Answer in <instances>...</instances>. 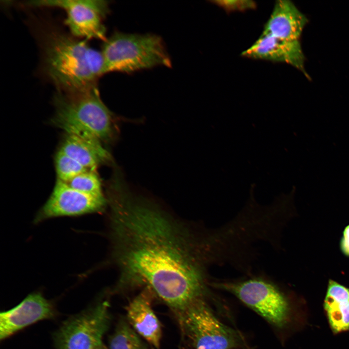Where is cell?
Returning a JSON list of instances; mask_svg holds the SVG:
<instances>
[{
  "label": "cell",
  "mask_w": 349,
  "mask_h": 349,
  "mask_svg": "<svg viewBox=\"0 0 349 349\" xmlns=\"http://www.w3.org/2000/svg\"><path fill=\"white\" fill-rule=\"evenodd\" d=\"M106 301L73 316L54 334L56 349H97L110 323Z\"/></svg>",
  "instance_id": "52a82bcc"
},
{
  "label": "cell",
  "mask_w": 349,
  "mask_h": 349,
  "mask_svg": "<svg viewBox=\"0 0 349 349\" xmlns=\"http://www.w3.org/2000/svg\"><path fill=\"white\" fill-rule=\"evenodd\" d=\"M53 304L41 294L29 295L14 308L0 314V339L4 340L38 321L54 318Z\"/></svg>",
  "instance_id": "30bf717a"
},
{
  "label": "cell",
  "mask_w": 349,
  "mask_h": 349,
  "mask_svg": "<svg viewBox=\"0 0 349 349\" xmlns=\"http://www.w3.org/2000/svg\"><path fill=\"white\" fill-rule=\"evenodd\" d=\"M340 248L346 256H349V225L345 228L340 241Z\"/></svg>",
  "instance_id": "ffe728a7"
},
{
  "label": "cell",
  "mask_w": 349,
  "mask_h": 349,
  "mask_svg": "<svg viewBox=\"0 0 349 349\" xmlns=\"http://www.w3.org/2000/svg\"><path fill=\"white\" fill-rule=\"evenodd\" d=\"M112 256L122 288H149L174 312L204 298L208 269L222 252L219 233L205 234L124 181L108 191Z\"/></svg>",
  "instance_id": "6da1fadb"
},
{
  "label": "cell",
  "mask_w": 349,
  "mask_h": 349,
  "mask_svg": "<svg viewBox=\"0 0 349 349\" xmlns=\"http://www.w3.org/2000/svg\"><path fill=\"white\" fill-rule=\"evenodd\" d=\"M241 55L252 59L286 63L308 78L304 69L305 57L300 40H288L262 33Z\"/></svg>",
  "instance_id": "8fae6325"
},
{
  "label": "cell",
  "mask_w": 349,
  "mask_h": 349,
  "mask_svg": "<svg viewBox=\"0 0 349 349\" xmlns=\"http://www.w3.org/2000/svg\"><path fill=\"white\" fill-rule=\"evenodd\" d=\"M107 200L74 190L57 180L49 198L39 211L35 221L64 216H77L104 209Z\"/></svg>",
  "instance_id": "9c48e42d"
},
{
  "label": "cell",
  "mask_w": 349,
  "mask_h": 349,
  "mask_svg": "<svg viewBox=\"0 0 349 349\" xmlns=\"http://www.w3.org/2000/svg\"><path fill=\"white\" fill-rule=\"evenodd\" d=\"M103 74L129 73L157 66H171V61L162 39L153 34L115 32L104 41L101 51Z\"/></svg>",
  "instance_id": "277c9868"
},
{
  "label": "cell",
  "mask_w": 349,
  "mask_h": 349,
  "mask_svg": "<svg viewBox=\"0 0 349 349\" xmlns=\"http://www.w3.org/2000/svg\"><path fill=\"white\" fill-rule=\"evenodd\" d=\"M307 19L289 0L275 1L262 33L288 40H300Z\"/></svg>",
  "instance_id": "4fadbf2b"
},
{
  "label": "cell",
  "mask_w": 349,
  "mask_h": 349,
  "mask_svg": "<svg viewBox=\"0 0 349 349\" xmlns=\"http://www.w3.org/2000/svg\"><path fill=\"white\" fill-rule=\"evenodd\" d=\"M64 183L71 188L83 193L104 196L101 182L96 170L87 171Z\"/></svg>",
  "instance_id": "e0dca14e"
},
{
  "label": "cell",
  "mask_w": 349,
  "mask_h": 349,
  "mask_svg": "<svg viewBox=\"0 0 349 349\" xmlns=\"http://www.w3.org/2000/svg\"><path fill=\"white\" fill-rule=\"evenodd\" d=\"M212 2L228 13L243 12L256 7L255 2L250 0H216Z\"/></svg>",
  "instance_id": "d6986e66"
},
{
  "label": "cell",
  "mask_w": 349,
  "mask_h": 349,
  "mask_svg": "<svg viewBox=\"0 0 349 349\" xmlns=\"http://www.w3.org/2000/svg\"><path fill=\"white\" fill-rule=\"evenodd\" d=\"M175 312L183 333L194 349H233L240 345V334L222 323L204 298Z\"/></svg>",
  "instance_id": "5b68a950"
},
{
  "label": "cell",
  "mask_w": 349,
  "mask_h": 349,
  "mask_svg": "<svg viewBox=\"0 0 349 349\" xmlns=\"http://www.w3.org/2000/svg\"><path fill=\"white\" fill-rule=\"evenodd\" d=\"M152 294L154 293L149 288L144 287L127 306V315L129 323L136 332L159 349L162 332L159 320L152 308Z\"/></svg>",
  "instance_id": "7c38bea8"
},
{
  "label": "cell",
  "mask_w": 349,
  "mask_h": 349,
  "mask_svg": "<svg viewBox=\"0 0 349 349\" xmlns=\"http://www.w3.org/2000/svg\"><path fill=\"white\" fill-rule=\"evenodd\" d=\"M323 306L333 333L349 332V288L329 280Z\"/></svg>",
  "instance_id": "9a60e30c"
},
{
  "label": "cell",
  "mask_w": 349,
  "mask_h": 349,
  "mask_svg": "<svg viewBox=\"0 0 349 349\" xmlns=\"http://www.w3.org/2000/svg\"><path fill=\"white\" fill-rule=\"evenodd\" d=\"M109 349H147L138 335L125 321H121L110 340Z\"/></svg>",
  "instance_id": "2e32d148"
},
{
  "label": "cell",
  "mask_w": 349,
  "mask_h": 349,
  "mask_svg": "<svg viewBox=\"0 0 349 349\" xmlns=\"http://www.w3.org/2000/svg\"><path fill=\"white\" fill-rule=\"evenodd\" d=\"M59 150L88 170H96L100 164L111 160L101 141L87 133H66Z\"/></svg>",
  "instance_id": "5bb4252c"
},
{
  "label": "cell",
  "mask_w": 349,
  "mask_h": 349,
  "mask_svg": "<svg viewBox=\"0 0 349 349\" xmlns=\"http://www.w3.org/2000/svg\"><path fill=\"white\" fill-rule=\"evenodd\" d=\"M54 103V123L66 133H87L104 142L116 136L112 113L101 100L96 86L76 93L57 91Z\"/></svg>",
  "instance_id": "3957f363"
},
{
  "label": "cell",
  "mask_w": 349,
  "mask_h": 349,
  "mask_svg": "<svg viewBox=\"0 0 349 349\" xmlns=\"http://www.w3.org/2000/svg\"><path fill=\"white\" fill-rule=\"evenodd\" d=\"M33 7L59 8L64 11V23L70 34L78 38L105 41L106 29L103 19L109 12L108 1L102 0H38L26 1Z\"/></svg>",
  "instance_id": "ba28073f"
},
{
  "label": "cell",
  "mask_w": 349,
  "mask_h": 349,
  "mask_svg": "<svg viewBox=\"0 0 349 349\" xmlns=\"http://www.w3.org/2000/svg\"><path fill=\"white\" fill-rule=\"evenodd\" d=\"M210 285L232 294L276 327L284 328L290 322L291 308L288 298L266 279L255 277L211 282Z\"/></svg>",
  "instance_id": "8992f818"
},
{
  "label": "cell",
  "mask_w": 349,
  "mask_h": 349,
  "mask_svg": "<svg viewBox=\"0 0 349 349\" xmlns=\"http://www.w3.org/2000/svg\"><path fill=\"white\" fill-rule=\"evenodd\" d=\"M58 180L66 182L77 175L88 171L78 161L59 150L55 158Z\"/></svg>",
  "instance_id": "ac0fdd59"
},
{
  "label": "cell",
  "mask_w": 349,
  "mask_h": 349,
  "mask_svg": "<svg viewBox=\"0 0 349 349\" xmlns=\"http://www.w3.org/2000/svg\"><path fill=\"white\" fill-rule=\"evenodd\" d=\"M97 349H109L103 343L97 348Z\"/></svg>",
  "instance_id": "44dd1931"
},
{
  "label": "cell",
  "mask_w": 349,
  "mask_h": 349,
  "mask_svg": "<svg viewBox=\"0 0 349 349\" xmlns=\"http://www.w3.org/2000/svg\"><path fill=\"white\" fill-rule=\"evenodd\" d=\"M39 43L44 71L57 91L76 93L96 86L103 75V58L86 40L49 26L40 30Z\"/></svg>",
  "instance_id": "7a4b0ae2"
}]
</instances>
